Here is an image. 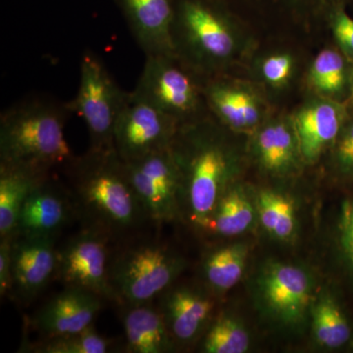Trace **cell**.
Listing matches in <instances>:
<instances>
[{"label":"cell","instance_id":"obj_1","mask_svg":"<svg viewBox=\"0 0 353 353\" xmlns=\"http://www.w3.org/2000/svg\"><path fill=\"white\" fill-rule=\"evenodd\" d=\"M75 214L83 228L122 240L150 222L113 150L88 148L63 167Z\"/></svg>","mask_w":353,"mask_h":353},{"label":"cell","instance_id":"obj_2","mask_svg":"<svg viewBox=\"0 0 353 353\" xmlns=\"http://www.w3.org/2000/svg\"><path fill=\"white\" fill-rule=\"evenodd\" d=\"M223 125L208 117L179 128L171 152L181 178L180 208L204 231L234 171V158L223 139Z\"/></svg>","mask_w":353,"mask_h":353},{"label":"cell","instance_id":"obj_3","mask_svg":"<svg viewBox=\"0 0 353 353\" xmlns=\"http://www.w3.org/2000/svg\"><path fill=\"white\" fill-rule=\"evenodd\" d=\"M71 111L67 103L34 97L15 104L0 118V164L52 173L73 159L65 138Z\"/></svg>","mask_w":353,"mask_h":353},{"label":"cell","instance_id":"obj_4","mask_svg":"<svg viewBox=\"0 0 353 353\" xmlns=\"http://www.w3.org/2000/svg\"><path fill=\"white\" fill-rule=\"evenodd\" d=\"M175 55L201 78L226 71L240 54V28L220 0H173Z\"/></svg>","mask_w":353,"mask_h":353},{"label":"cell","instance_id":"obj_5","mask_svg":"<svg viewBox=\"0 0 353 353\" xmlns=\"http://www.w3.org/2000/svg\"><path fill=\"white\" fill-rule=\"evenodd\" d=\"M183 267V260L162 243L141 241L127 246L111 257L114 303L120 306L152 303L174 284Z\"/></svg>","mask_w":353,"mask_h":353},{"label":"cell","instance_id":"obj_6","mask_svg":"<svg viewBox=\"0 0 353 353\" xmlns=\"http://www.w3.org/2000/svg\"><path fill=\"white\" fill-rule=\"evenodd\" d=\"M132 94L182 125L208 117L201 78L176 55L145 57Z\"/></svg>","mask_w":353,"mask_h":353},{"label":"cell","instance_id":"obj_7","mask_svg":"<svg viewBox=\"0 0 353 353\" xmlns=\"http://www.w3.org/2000/svg\"><path fill=\"white\" fill-rule=\"evenodd\" d=\"M128 92L118 85L99 55L83 52L80 66V85L76 97L67 102L71 113L85 121L90 148L113 150L114 130Z\"/></svg>","mask_w":353,"mask_h":353},{"label":"cell","instance_id":"obj_8","mask_svg":"<svg viewBox=\"0 0 353 353\" xmlns=\"http://www.w3.org/2000/svg\"><path fill=\"white\" fill-rule=\"evenodd\" d=\"M180 124L152 104L128 92L114 130V148L132 162L171 148Z\"/></svg>","mask_w":353,"mask_h":353},{"label":"cell","instance_id":"obj_9","mask_svg":"<svg viewBox=\"0 0 353 353\" xmlns=\"http://www.w3.org/2000/svg\"><path fill=\"white\" fill-rule=\"evenodd\" d=\"M124 165L148 221L162 224L175 219L181 210V178L171 148Z\"/></svg>","mask_w":353,"mask_h":353},{"label":"cell","instance_id":"obj_10","mask_svg":"<svg viewBox=\"0 0 353 353\" xmlns=\"http://www.w3.org/2000/svg\"><path fill=\"white\" fill-rule=\"evenodd\" d=\"M110 241L105 234L83 228L57 250L55 277L65 288L88 290L114 303L109 276Z\"/></svg>","mask_w":353,"mask_h":353},{"label":"cell","instance_id":"obj_11","mask_svg":"<svg viewBox=\"0 0 353 353\" xmlns=\"http://www.w3.org/2000/svg\"><path fill=\"white\" fill-rule=\"evenodd\" d=\"M103 301L88 290L65 288L39 309L31 326L41 339L80 333L94 325Z\"/></svg>","mask_w":353,"mask_h":353},{"label":"cell","instance_id":"obj_12","mask_svg":"<svg viewBox=\"0 0 353 353\" xmlns=\"http://www.w3.org/2000/svg\"><path fill=\"white\" fill-rule=\"evenodd\" d=\"M57 268L54 239L14 236L11 297L29 303L55 277Z\"/></svg>","mask_w":353,"mask_h":353},{"label":"cell","instance_id":"obj_13","mask_svg":"<svg viewBox=\"0 0 353 353\" xmlns=\"http://www.w3.org/2000/svg\"><path fill=\"white\" fill-rule=\"evenodd\" d=\"M75 215L68 189L52 176L37 185L26 199L15 236L54 239Z\"/></svg>","mask_w":353,"mask_h":353},{"label":"cell","instance_id":"obj_14","mask_svg":"<svg viewBox=\"0 0 353 353\" xmlns=\"http://www.w3.org/2000/svg\"><path fill=\"white\" fill-rule=\"evenodd\" d=\"M145 57L175 55L173 0H115Z\"/></svg>","mask_w":353,"mask_h":353},{"label":"cell","instance_id":"obj_15","mask_svg":"<svg viewBox=\"0 0 353 353\" xmlns=\"http://www.w3.org/2000/svg\"><path fill=\"white\" fill-rule=\"evenodd\" d=\"M260 287L267 305L281 319L296 323L305 314L312 287L303 269L289 264L268 265Z\"/></svg>","mask_w":353,"mask_h":353},{"label":"cell","instance_id":"obj_16","mask_svg":"<svg viewBox=\"0 0 353 353\" xmlns=\"http://www.w3.org/2000/svg\"><path fill=\"white\" fill-rule=\"evenodd\" d=\"M160 296L159 310L173 343L185 345L196 340L208 324L214 301L203 292L185 285L168 288Z\"/></svg>","mask_w":353,"mask_h":353},{"label":"cell","instance_id":"obj_17","mask_svg":"<svg viewBox=\"0 0 353 353\" xmlns=\"http://www.w3.org/2000/svg\"><path fill=\"white\" fill-rule=\"evenodd\" d=\"M345 109L329 99H315L297 110L292 118L301 158L315 161L338 138Z\"/></svg>","mask_w":353,"mask_h":353},{"label":"cell","instance_id":"obj_18","mask_svg":"<svg viewBox=\"0 0 353 353\" xmlns=\"http://www.w3.org/2000/svg\"><path fill=\"white\" fill-rule=\"evenodd\" d=\"M121 308L128 352H170L174 343L159 308L152 303L122 305Z\"/></svg>","mask_w":353,"mask_h":353},{"label":"cell","instance_id":"obj_19","mask_svg":"<svg viewBox=\"0 0 353 353\" xmlns=\"http://www.w3.org/2000/svg\"><path fill=\"white\" fill-rule=\"evenodd\" d=\"M255 152L265 170L275 175L294 171L301 158L292 119L277 118L257 132Z\"/></svg>","mask_w":353,"mask_h":353},{"label":"cell","instance_id":"obj_20","mask_svg":"<svg viewBox=\"0 0 353 353\" xmlns=\"http://www.w3.org/2000/svg\"><path fill=\"white\" fill-rule=\"evenodd\" d=\"M52 173L0 164V239L14 236L26 199Z\"/></svg>","mask_w":353,"mask_h":353},{"label":"cell","instance_id":"obj_21","mask_svg":"<svg viewBox=\"0 0 353 353\" xmlns=\"http://www.w3.org/2000/svg\"><path fill=\"white\" fill-rule=\"evenodd\" d=\"M254 211L240 189L225 190L204 232L223 236L245 233L252 226Z\"/></svg>","mask_w":353,"mask_h":353},{"label":"cell","instance_id":"obj_22","mask_svg":"<svg viewBox=\"0 0 353 353\" xmlns=\"http://www.w3.org/2000/svg\"><path fill=\"white\" fill-rule=\"evenodd\" d=\"M248 246L236 245L217 248L209 253L203 263V274L211 290L224 292L232 289L243 277Z\"/></svg>","mask_w":353,"mask_h":353},{"label":"cell","instance_id":"obj_23","mask_svg":"<svg viewBox=\"0 0 353 353\" xmlns=\"http://www.w3.org/2000/svg\"><path fill=\"white\" fill-rule=\"evenodd\" d=\"M260 222L267 232L280 240H288L296 228V211L289 197L273 192L263 190L259 196Z\"/></svg>","mask_w":353,"mask_h":353},{"label":"cell","instance_id":"obj_24","mask_svg":"<svg viewBox=\"0 0 353 353\" xmlns=\"http://www.w3.org/2000/svg\"><path fill=\"white\" fill-rule=\"evenodd\" d=\"M313 329L316 340L323 347L338 348L350 338V325L333 299H321L313 312Z\"/></svg>","mask_w":353,"mask_h":353},{"label":"cell","instance_id":"obj_25","mask_svg":"<svg viewBox=\"0 0 353 353\" xmlns=\"http://www.w3.org/2000/svg\"><path fill=\"white\" fill-rule=\"evenodd\" d=\"M111 341L95 331L94 325L80 333L41 339L26 347V352L36 353H105Z\"/></svg>","mask_w":353,"mask_h":353},{"label":"cell","instance_id":"obj_26","mask_svg":"<svg viewBox=\"0 0 353 353\" xmlns=\"http://www.w3.org/2000/svg\"><path fill=\"white\" fill-rule=\"evenodd\" d=\"M228 6L231 0H221ZM240 1V0H239ZM259 8H268L301 21L331 19L339 9H343V0H243Z\"/></svg>","mask_w":353,"mask_h":353},{"label":"cell","instance_id":"obj_27","mask_svg":"<svg viewBox=\"0 0 353 353\" xmlns=\"http://www.w3.org/2000/svg\"><path fill=\"white\" fill-rule=\"evenodd\" d=\"M309 83L319 94H339L345 83V66L338 51L322 50L316 57L309 71Z\"/></svg>","mask_w":353,"mask_h":353},{"label":"cell","instance_id":"obj_28","mask_svg":"<svg viewBox=\"0 0 353 353\" xmlns=\"http://www.w3.org/2000/svg\"><path fill=\"white\" fill-rule=\"evenodd\" d=\"M250 347V336L234 318L221 316L204 338L202 350L206 353H243Z\"/></svg>","mask_w":353,"mask_h":353},{"label":"cell","instance_id":"obj_29","mask_svg":"<svg viewBox=\"0 0 353 353\" xmlns=\"http://www.w3.org/2000/svg\"><path fill=\"white\" fill-rule=\"evenodd\" d=\"M229 81V80H228ZM232 94L245 120L248 131L256 129L264 118V104L252 90L229 81Z\"/></svg>","mask_w":353,"mask_h":353},{"label":"cell","instance_id":"obj_30","mask_svg":"<svg viewBox=\"0 0 353 353\" xmlns=\"http://www.w3.org/2000/svg\"><path fill=\"white\" fill-rule=\"evenodd\" d=\"M294 70V60L288 53H276L264 58L260 65V73L272 87L287 85Z\"/></svg>","mask_w":353,"mask_h":353},{"label":"cell","instance_id":"obj_31","mask_svg":"<svg viewBox=\"0 0 353 353\" xmlns=\"http://www.w3.org/2000/svg\"><path fill=\"white\" fill-rule=\"evenodd\" d=\"M12 241L13 236L0 239V294H12Z\"/></svg>","mask_w":353,"mask_h":353},{"label":"cell","instance_id":"obj_32","mask_svg":"<svg viewBox=\"0 0 353 353\" xmlns=\"http://www.w3.org/2000/svg\"><path fill=\"white\" fill-rule=\"evenodd\" d=\"M332 29L334 36L341 48L353 55V20L345 12V9H339L332 15Z\"/></svg>","mask_w":353,"mask_h":353},{"label":"cell","instance_id":"obj_33","mask_svg":"<svg viewBox=\"0 0 353 353\" xmlns=\"http://www.w3.org/2000/svg\"><path fill=\"white\" fill-rule=\"evenodd\" d=\"M341 243L353 266V201L343 202L340 221Z\"/></svg>","mask_w":353,"mask_h":353},{"label":"cell","instance_id":"obj_34","mask_svg":"<svg viewBox=\"0 0 353 353\" xmlns=\"http://www.w3.org/2000/svg\"><path fill=\"white\" fill-rule=\"evenodd\" d=\"M336 163L345 173H353V123L343 132L336 150Z\"/></svg>","mask_w":353,"mask_h":353}]
</instances>
